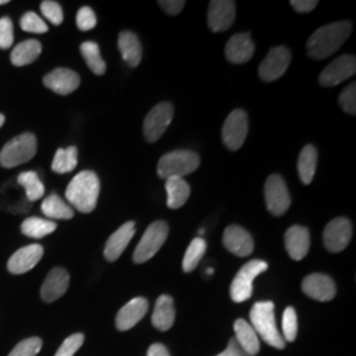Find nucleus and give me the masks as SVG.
<instances>
[{
    "label": "nucleus",
    "mask_w": 356,
    "mask_h": 356,
    "mask_svg": "<svg viewBox=\"0 0 356 356\" xmlns=\"http://www.w3.org/2000/svg\"><path fill=\"white\" fill-rule=\"evenodd\" d=\"M351 33V24L348 22H338L317 29L306 44L307 54L313 60H325L346 42Z\"/></svg>",
    "instance_id": "nucleus-1"
},
{
    "label": "nucleus",
    "mask_w": 356,
    "mask_h": 356,
    "mask_svg": "<svg viewBox=\"0 0 356 356\" xmlns=\"http://www.w3.org/2000/svg\"><path fill=\"white\" fill-rule=\"evenodd\" d=\"M101 184L98 176L91 170H83L73 178L66 189V200L81 213H91L99 197Z\"/></svg>",
    "instance_id": "nucleus-2"
},
{
    "label": "nucleus",
    "mask_w": 356,
    "mask_h": 356,
    "mask_svg": "<svg viewBox=\"0 0 356 356\" xmlns=\"http://www.w3.org/2000/svg\"><path fill=\"white\" fill-rule=\"evenodd\" d=\"M251 326L256 331L257 337H260L266 343L282 350L285 348V341L277 329L276 318H275V304L270 301L256 302L251 313Z\"/></svg>",
    "instance_id": "nucleus-3"
},
{
    "label": "nucleus",
    "mask_w": 356,
    "mask_h": 356,
    "mask_svg": "<svg viewBox=\"0 0 356 356\" xmlns=\"http://www.w3.org/2000/svg\"><path fill=\"white\" fill-rule=\"evenodd\" d=\"M201 163L200 156L193 151H173L166 153L157 164L159 177L168 179L170 177L184 178L198 169Z\"/></svg>",
    "instance_id": "nucleus-4"
},
{
    "label": "nucleus",
    "mask_w": 356,
    "mask_h": 356,
    "mask_svg": "<svg viewBox=\"0 0 356 356\" xmlns=\"http://www.w3.org/2000/svg\"><path fill=\"white\" fill-rule=\"evenodd\" d=\"M38 151V140L33 134H23L8 141L0 152V165L4 168L26 164L32 160Z\"/></svg>",
    "instance_id": "nucleus-5"
},
{
    "label": "nucleus",
    "mask_w": 356,
    "mask_h": 356,
    "mask_svg": "<svg viewBox=\"0 0 356 356\" xmlns=\"http://www.w3.org/2000/svg\"><path fill=\"white\" fill-rule=\"evenodd\" d=\"M268 269V264L263 260H251L241 268L229 286V296L234 302H244L251 298L254 292V280Z\"/></svg>",
    "instance_id": "nucleus-6"
},
{
    "label": "nucleus",
    "mask_w": 356,
    "mask_h": 356,
    "mask_svg": "<svg viewBox=\"0 0 356 356\" xmlns=\"http://www.w3.org/2000/svg\"><path fill=\"white\" fill-rule=\"evenodd\" d=\"M169 234V226L164 220L153 222L152 225L145 229L140 243L138 244L134 252V261L136 264H143L151 260L154 254L159 252L161 245L165 243Z\"/></svg>",
    "instance_id": "nucleus-7"
},
{
    "label": "nucleus",
    "mask_w": 356,
    "mask_h": 356,
    "mask_svg": "<svg viewBox=\"0 0 356 356\" xmlns=\"http://www.w3.org/2000/svg\"><path fill=\"white\" fill-rule=\"evenodd\" d=\"M264 197L267 209L272 216H284L291 206V195L280 175H272L264 185Z\"/></svg>",
    "instance_id": "nucleus-8"
},
{
    "label": "nucleus",
    "mask_w": 356,
    "mask_h": 356,
    "mask_svg": "<svg viewBox=\"0 0 356 356\" xmlns=\"http://www.w3.org/2000/svg\"><path fill=\"white\" fill-rule=\"evenodd\" d=\"M173 119V106L172 103L163 102L156 104L148 113L144 120V138L148 143L159 140L166 128L170 126Z\"/></svg>",
    "instance_id": "nucleus-9"
},
{
    "label": "nucleus",
    "mask_w": 356,
    "mask_h": 356,
    "mask_svg": "<svg viewBox=\"0 0 356 356\" xmlns=\"http://www.w3.org/2000/svg\"><path fill=\"white\" fill-rule=\"evenodd\" d=\"M248 134V118L245 111L234 110L227 116L223 128L222 139L229 151H238L242 148L243 143Z\"/></svg>",
    "instance_id": "nucleus-10"
},
{
    "label": "nucleus",
    "mask_w": 356,
    "mask_h": 356,
    "mask_svg": "<svg viewBox=\"0 0 356 356\" xmlns=\"http://www.w3.org/2000/svg\"><path fill=\"white\" fill-rule=\"evenodd\" d=\"M353 236V226L351 222L343 218H335L325 227L323 231V243L327 251L330 252H342L348 245Z\"/></svg>",
    "instance_id": "nucleus-11"
},
{
    "label": "nucleus",
    "mask_w": 356,
    "mask_h": 356,
    "mask_svg": "<svg viewBox=\"0 0 356 356\" xmlns=\"http://www.w3.org/2000/svg\"><path fill=\"white\" fill-rule=\"evenodd\" d=\"M291 51L286 47L270 49L259 67V76L264 82H273L285 74L291 64Z\"/></svg>",
    "instance_id": "nucleus-12"
},
{
    "label": "nucleus",
    "mask_w": 356,
    "mask_h": 356,
    "mask_svg": "<svg viewBox=\"0 0 356 356\" xmlns=\"http://www.w3.org/2000/svg\"><path fill=\"white\" fill-rule=\"evenodd\" d=\"M356 73V60L354 56L344 54L334 60L319 76V83L326 88H332L343 82L344 79Z\"/></svg>",
    "instance_id": "nucleus-13"
},
{
    "label": "nucleus",
    "mask_w": 356,
    "mask_h": 356,
    "mask_svg": "<svg viewBox=\"0 0 356 356\" xmlns=\"http://www.w3.org/2000/svg\"><path fill=\"white\" fill-rule=\"evenodd\" d=\"M236 7L231 0H213L209 6L207 22L213 32H225L235 22Z\"/></svg>",
    "instance_id": "nucleus-14"
},
{
    "label": "nucleus",
    "mask_w": 356,
    "mask_h": 356,
    "mask_svg": "<svg viewBox=\"0 0 356 356\" xmlns=\"http://www.w3.org/2000/svg\"><path fill=\"white\" fill-rule=\"evenodd\" d=\"M302 291L310 298L326 302L335 297L337 286L330 276L323 273H313L306 276L302 281Z\"/></svg>",
    "instance_id": "nucleus-15"
},
{
    "label": "nucleus",
    "mask_w": 356,
    "mask_h": 356,
    "mask_svg": "<svg viewBox=\"0 0 356 356\" xmlns=\"http://www.w3.org/2000/svg\"><path fill=\"white\" fill-rule=\"evenodd\" d=\"M223 244L231 254L239 257H245L254 252V239L251 234L236 225H231L225 229Z\"/></svg>",
    "instance_id": "nucleus-16"
},
{
    "label": "nucleus",
    "mask_w": 356,
    "mask_h": 356,
    "mask_svg": "<svg viewBox=\"0 0 356 356\" xmlns=\"http://www.w3.org/2000/svg\"><path fill=\"white\" fill-rule=\"evenodd\" d=\"M44 248L40 244H31L17 250L8 260V270L13 275H23L38 266L42 259Z\"/></svg>",
    "instance_id": "nucleus-17"
},
{
    "label": "nucleus",
    "mask_w": 356,
    "mask_h": 356,
    "mask_svg": "<svg viewBox=\"0 0 356 356\" xmlns=\"http://www.w3.org/2000/svg\"><path fill=\"white\" fill-rule=\"evenodd\" d=\"M148 301L143 297L131 300L123 306L116 316V327L118 330L127 331L136 326L148 312Z\"/></svg>",
    "instance_id": "nucleus-18"
},
{
    "label": "nucleus",
    "mask_w": 356,
    "mask_h": 356,
    "mask_svg": "<svg viewBox=\"0 0 356 356\" xmlns=\"http://www.w3.org/2000/svg\"><path fill=\"white\" fill-rule=\"evenodd\" d=\"M79 76L76 72L65 67L54 69L44 76V85L60 95H69L79 86Z\"/></svg>",
    "instance_id": "nucleus-19"
},
{
    "label": "nucleus",
    "mask_w": 356,
    "mask_h": 356,
    "mask_svg": "<svg viewBox=\"0 0 356 356\" xmlns=\"http://www.w3.org/2000/svg\"><path fill=\"white\" fill-rule=\"evenodd\" d=\"M70 276L64 268H54L49 272L41 286V298L45 302H53L64 296L69 288Z\"/></svg>",
    "instance_id": "nucleus-20"
},
{
    "label": "nucleus",
    "mask_w": 356,
    "mask_h": 356,
    "mask_svg": "<svg viewBox=\"0 0 356 356\" xmlns=\"http://www.w3.org/2000/svg\"><path fill=\"white\" fill-rule=\"evenodd\" d=\"M254 44L250 33H239L229 38L226 45V57L232 64L248 63L254 56Z\"/></svg>",
    "instance_id": "nucleus-21"
},
{
    "label": "nucleus",
    "mask_w": 356,
    "mask_h": 356,
    "mask_svg": "<svg viewBox=\"0 0 356 356\" xmlns=\"http://www.w3.org/2000/svg\"><path fill=\"white\" fill-rule=\"evenodd\" d=\"M285 247L293 260L300 261L305 257L310 248V234L304 226H292L285 232Z\"/></svg>",
    "instance_id": "nucleus-22"
},
{
    "label": "nucleus",
    "mask_w": 356,
    "mask_h": 356,
    "mask_svg": "<svg viewBox=\"0 0 356 356\" xmlns=\"http://www.w3.org/2000/svg\"><path fill=\"white\" fill-rule=\"evenodd\" d=\"M135 235V223L127 222L122 227L115 231L114 234L108 238L104 247V257L108 261H115L124 252L128 244L132 241Z\"/></svg>",
    "instance_id": "nucleus-23"
},
{
    "label": "nucleus",
    "mask_w": 356,
    "mask_h": 356,
    "mask_svg": "<svg viewBox=\"0 0 356 356\" xmlns=\"http://www.w3.org/2000/svg\"><path fill=\"white\" fill-rule=\"evenodd\" d=\"M176 310L173 298L168 294H163L157 298L153 309V326L160 331H168L175 323Z\"/></svg>",
    "instance_id": "nucleus-24"
},
{
    "label": "nucleus",
    "mask_w": 356,
    "mask_h": 356,
    "mask_svg": "<svg viewBox=\"0 0 356 356\" xmlns=\"http://www.w3.org/2000/svg\"><path fill=\"white\" fill-rule=\"evenodd\" d=\"M234 331H235V341L242 347L243 350L250 355H257L260 351V342L259 337L247 321L239 318L234 322Z\"/></svg>",
    "instance_id": "nucleus-25"
},
{
    "label": "nucleus",
    "mask_w": 356,
    "mask_h": 356,
    "mask_svg": "<svg viewBox=\"0 0 356 356\" xmlns=\"http://www.w3.org/2000/svg\"><path fill=\"white\" fill-rule=\"evenodd\" d=\"M166 202L169 209H179L188 202L191 195L189 184L179 177H170L165 179Z\"/></svg>",
    "instance_id": "nucleus-26"
},
{
    "label": "nucleus",
    "mask_w": 356,
    "mask_h": 356,
    "mask_svg": "<svg viewBox=\"0 0 356 356\" xmlns=\"http://www.w3.org/2000/svg\"><path fill=\"white\" fill-rule=\"evenodd\" d=\"M119 51L123 56V60L131 67H136L141 63V44L138 36L134 32L124 31L119 35L118 40Z\"/></svg>",
    "instance_id": "nucleus-27"
},
{
    "label": "nucleus",
    "mask_w": 356,
    "mask_h": 356,
    "mask_svg": "<svg viewBox=\"0 0 356 356\" xmlns=\"http://www.w3.org/2000/svg\"><path fill=\"white\" fill-rule=\"evenodd\" d=\"M317 161H318V154H317L316 147L312 144H307L300 153L298 164H297L298 175H300V178L304 185L312 184L314 175H316Z\"/></svg>",
    "instance_id": "nucleus-28"
},
{
    "label": "nucleus",
    "mask_w": 356,
    "mask_h": 356,
    "mask_svg": "<svg viewBox=\"0 0 356 356\" xmlns=\"http://www.w3.org/2000/svg\"><path fill=\"white\" fill-rule=\"evenodd\" d=\"M42 47L38 40H26L13 48L11 63L15 66H26L35 63L41 54Z\"/></svg>",
    "instance_id": "nucleus-29"
},
{
    "label": "nucleus",
    "mask_w": 356,
    "mask_h": 356,
    "mask_svg": "<svg viewBox=\"0 0 356 356\" xmlns=\"http://www.w3.org/2000/svg\"><path fill=\"white\" fill-rule=\"evenodd\" d=\"M41 211L51 219H72L74 216L73 209L57 194H51L42 201Z\"/></svg>",
    "instance_id": "nucleus-30"
},
{
    "label": "nucleus",
    "mask_w": 356,
    "mask_h": 356,
    "mask_svg": "<svg viewBox=\"0 0 356 356\" xmlns=\"http://www.w3.org/2000/svg\"><path fill=\"white\" fill-rule=\"evenodd\" d=\"M57 229L56 222L49 220V219H42V218H28L22 223V232L33 239H41L51 232H54Z\"/></svg>",
    "instance_id": "nucleus-31"
},
{
    "label": "nucleus",
    "mask_w": 356,
    "mask_h": 356,
    "mask_svg": "<svg viewBox=\"0 0 356 356\" xmlns=\"http://www.w3.org/2000/svg\"><path fill=\"white\" fill-rule=\"evenodd\" d=\"M76 163H78V151L76 147H69V148H60L51 163V169L53 172L58 175H65L70 173L76 169Z\"/></svg>",
    "instance_id": "nucleus-32"
},
{
    "label": "nucleus",
    "mask_w": 356,
    "mask_h": 356,
    "mask_svg": "<svg viewBox=\"0 0 356 356\" xmlns=\"http://www.w3.org/2000/svg\"><path fill=\"white\" fill-rule=\"evenodd\" d=\"M81 53L82 57L85 60V63L88 64L90 70L97 74V76H102L106 73V63L103 61L101 51L97 42L92 41H86L81 45Z\"/></svg>",
    "instance_id": "nucleus-33"
},
{
    "label": "nucleus",
    "mask_w": 356,
    "mask_h": 356,
    "mask_svg": "<svg viewBox=\"0 0 356 356\" xmlns=\"http://www.w3.org/2000/svg\"><path fill=\"white\" fill-rule=\"evenodd\" d=\"M204 252H206V242L202 238H195L191 241L186 252H185V257L182 261V268L185 272H193L195 268L198 267L200 261L202 260Z\"/></svg>",
    "instance_id": "nucleus-34"
},
{
    "label": "nucleus",
    "mask_w": 356,
    "mask_h": 356,
    "mask_svg": "<svg viewBox=\"0 0 356 356\" xmlns=\"http://www.w3.org/2000/svg\"><path fill=\"white\" fill-rule=\"evenodd\" d=\"M17 182L26 189V197L29 201H38L40 198H42L45 188L40 181L36 172H23L17 177Z\"/></svg>",
    "instance_id": "nucleus-35"
},
{
    "label": "nucleus",
    "mask_w": 356,
    "mask_h": 356,
    "mask_svg": "<svg viewBox=\"0 0 356 356\" xmlns=\"http://www.w3.org/2000/svg\"><path fill=\"white\" fill-rule=\"evenodd\" d=\"M298 331V323H297V313L294 307L289 306L285 309L282 316V338L286 342H293L297 337Z\"/></svg>",
    "instance_id": "nucleus-36"
},
{
    "label": "nucleus",
    "mask_w": 356,
    "mask_h": 356,
    "mask_svg": "<svg viewBox=\"0 0 356 356\" xmlns=\"http://www.w3.org/2000/svg\"><path fill=\"white\" fill-rule=\"evenodd\" d=\"M20 26L23 31L29 33H45L48 32L47 23L38 16V13H26L20 19Z\"/></svg>",
    "instance_id": "nucleus-37"
},
{
    "label": "nucleus",
    "mask_w": 356,
    "mask_h": 356,
    "mask_svg": "<svg viewBox=\"0 0 356 356\" xmlns=\"http://www.w3.org/2000/svg\"><path fill=\"white\" fill-rule=\"evenodd\" d=\"M42 347V341L38 337H32L16 344L8 356H36Z\"/></svg>",
    "instance_id": "nucleus-38"
},
{
    "label": "nucleus",
    "mask_w": 356,
    "mask_h": 356,
    "mask_svg": "<svg viewBox=\"0 0 356 356\" xmlns=\"http://www.w3.org/2000/svg\"><path fill=\"white\" fill-rule=\"evenodd\" d=\"M40 10H41L42 15L54 26H60L64 22L63 8H61V6L57 1L45 0V1L41 3Z\"/></svg>",
    "instance_id": "nucleus-39"
},
{
    "label": "nucleus",
    "mask_w": 356,
    "mask_h": 356,
    "mask_svg": "<svg viewBox=\"0 0 356 356\" xmlns=\"http://www.w3.org/2000/svg\"><path fill=\"white\" fill-rule=\"evenodd\" d=\"M83 342H85L83 334H81V332L73 334L65 339L54 356H73L81 348Z\"/></svg>",
    "instance_id": "nucleus-40"
},
{
    "label": "nucleus",
    "mask_w": 356,
    "mask_h": 356,
    "mask_svg": "<svg viewBox=\"0 0 356 356\" xmlns=\"http://www.w3.org/2000/svg\"><path fill=\"white\" fill-rule=\"evenodd\" d=\"M339 104L342 106L347 114H356V85L353 82L350 86L343 90V92L339 95Z\"/></svg>",
    "instance_id": "nucleus-41"
},
{
    "label": "nucleus",
    "mask_w": 356,
    "mask_h": 356,
    "mask_svg": "<svg viewBox=\"0 0 356 356\" xmlns=\"http://www.w3.org/2000/svg\"><path fill=\"white\" fill-rule=\"evenodd\" d=\"M13 44V24L10 17L0 19V49H10Z\"/></svg>",
    "instance_id": "nucleus-42"
},
{
    "label": "nucleus",
    "mask_w": 356,
    "mask_h": 356,
    "mask_svg": "<svg viewBox=\"0 0 356 356\" xmlns=\"http://www.w3.org/2000/svg\"><path fill=\"white\" fill-rule=\"evenodd\" d=\"M76 26L81 31H90L97 26V16L90 7H82L76 13Z\"/></svg>",
    "instance_id": "nucleus-43"
},
{
    "label": "nucleus",
    "mask_w": 356,
    "mask_h": 356,
    "mask_svg": "<svg viewBox=\"0 0 356 356\" xmlns=\"http://www.w3.org/2000/svg\"><path fill=\"white\" fill-rule=\"evenodd\" d=\"M159 6L170 16H176L181 13L185 7L184 0H161L159 1Z\"/></svg>",
    "instance_id": "nucleus-44"
},
{
    "label": "nucleus",
    "mask_w": 356,
    "mask_h": 356,
    "mask_svg": "<svg viewBox=\"0 0 356 356\" xmlns=\"http://www.w3.org/2000/svg\"><path fill=\"white\" fill-rule=\"evenodd\" d=\"M291 6L297 13H310L318 6V1L317 0H292Z\"/></svg>",
    "instance_id": "nucleus-45"
},
{
    "label": "nucleus",
    "mask_w": 356,
    "mask_h": 356,
    "mask_svg": "<svg viewBox=\"0 0 356 356\" xmlns=\"http://www.w3.org/2000/svg\"><path fill=\"white\" fill-rule=\"evenodd\" d=\"M216 356H252L250 355V354H247L244 350H243L242 347L238 344V342L235 341V338H232L231 341H229V346H227V348L223 351V353H220L219 355Z\"/></svg>",
    "instance_id": "nucleus-46"
},
{
    "label": "nucleus",
    "mask_w": 356,
    "mask_h": 356,
    "mask_svg": "<svg viewBox=\"0 0 356 356\" xmlns=\"http://www.w3.org/2000/svg\"><path fill=\"white\" fill-rule=\"evenodd\" d=\"M147 356H170V354L164 344L154 343L148 348Z\"/></svg>",
    "instance_id": "nucleus-47"
},
{
    "label": "nucleus",
    "mask_w": 356,
    "mask_h": 356,
    "mask_svg": "<svg viewBox=\"0 0 356 356\" xmlns=\"http://www.w3.org/2000/svg\"><path fill=\"white\" fill-rule=\"evenodd\" d=\"M4 120H6V119H4V115L0 114V127L4 124Z\"/></svg>",
    "instance_id": "nucleus-48"
},
{
    "label": "nucleus",
    "mask_w": 356,
    "mask_h": 356,
    "mask_svg": "<svg viewBox=\"0 0 356 356\" xmlns=\"http://www.w3.org/2000/svg\"><path fill=\"white\" fill-rule=\"evenodd\" d=\"M8 3V0H0V6H3V4H7Z\"/></svg>",
    "instance_id": "nucleus-49"
}]
</instances>
